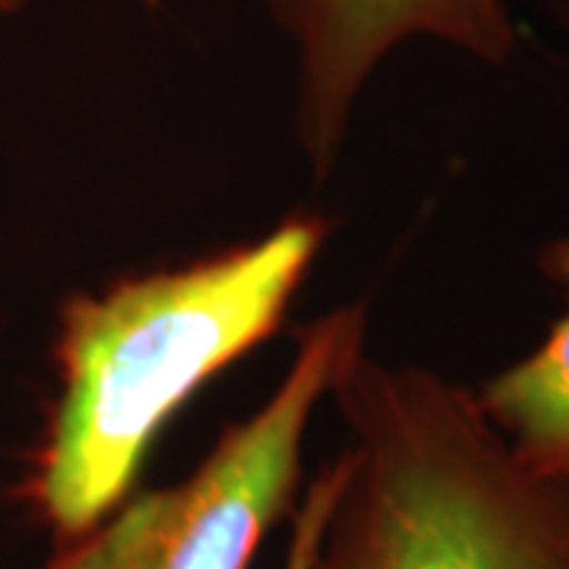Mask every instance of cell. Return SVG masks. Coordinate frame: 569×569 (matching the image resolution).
Masks as SVG:
<instances>
[{
    "label": "cell",
    "instance_id": "6da1fadb",
    "mask_svg": "<svg viewBox=\"0 0 569 569\" xmlns=\"http://www.w3.org/2000/svg\"><path fill=\"white\" fill-rule=\"evenodd\" d=\"M326 238L323 216L301 212L250 244L63 301L58 392L13 488L54 545L121 507L190 396L282 326Z\"/></svg>",
    "mask_w": 569,
    "mask_h": 569
},
{
    "label": "cell",
    "instance_id": "7a4b0ae2",
    "mask_svg": "<svg viewBox=\"0 0 569 569\" xmlns=\"http://www.w3.org/2000/svg\"><path fill=\"white\" fill-rule=\"evenodd\" d=\"M329 396L348 443L310 569H569V497L471 389L361 351Z\"/></svg>",
    "mask_w": 569,
    "mask_h": 569
},
{
    "label": "cell",
    "instance_id": "3957f363",
    "mask_svg": "<svg viewBox=\"0 0 569 569\" xmlns=\"http://www.w3.org/2000/svg\"><path fill=\"white\" fill-rule=\"evenodd\" d=\"M365 301L301 326L276 392L183 481L130 493L96 529L54 545L39 569H250L298 500L313 411L365 351Z\"/></svg>",
    "mask_w": 569,
    "mask_h": 569
},
{
    "label": "cell",
    "instance_id": "277c9868",
    "mask_svg": "<svg viewBox=\"0 0 569 569\" xmlns=\"http://www.w3.org/2000/svg\"><path fill=\"white\" fill-rule=\"evenodd\" d=\"M298 67L295 137L317 181L339 164L355 104L408 41L503 67L519 48L507 0H263Z\"/></svg>",
    "mask_w": 569,
    "mask_h": 569
},
{
    "label": "cell",
    "instance_id": "5b68a950",
    "mask_svg": "<svg viewBox=\"0 0 569 569\" xmlns=\"http://www.w3.org/2000/svg\"><path fill=\"white\" fill-rule=\"evenodd\" d=\"M541 272L567 291V310L529 355L475 396L509 449L569 497V238L541 250Z\"/></svg>",
    "mask_w": 569,
    "mask_h": 569
},
{
    "label": "cell",
    "instance_id": "8992f818",
    "mask_svg": "<svg viewBox=\"0 0 569 569\" xmlns=\"http://www.w3.org/2000/svg\"><path fill=\"white\" fill-rule=\"evenodd\" d=\"M336 478H339L336 459L326 462V466L310 478L305 497L298 500L295 516H291V538H288L284 569H310V563H313V553H317L320 535H323L326 512H329V503H332Z\"/></svg>",
    "mask_w": 569,
    "mask_h": 569
},
{
    "label": "cell",
    "instance_id": "52a82bcc",
    "mask_svg": "<svg viewBox=\"0 0 569 569\" xmlns=\"http://www.w3.org/2000/svg\"><path fill=\"white\" fill-rule=\"evenodd\" d=\"M26 3H29V0H0V20H3V17H13V13H20Z\"/></svg>",
    "mask_w": 569,
    "mask_h": 569
},
{
    "label": "cell",
    "instance_id": "ba28073f",
    "mask_svg": "<svg viewBox=\"0 0 569 569\" xmlns=\"http://www.w3.org/2000/svg\"><path fill=\"white\" fill-rule=\"evenodd\" d=\"M149 3H156V0H149Z\"/></svg>",
    "mask_w": 569,
    "mask_h": 569
}]
</instances>
